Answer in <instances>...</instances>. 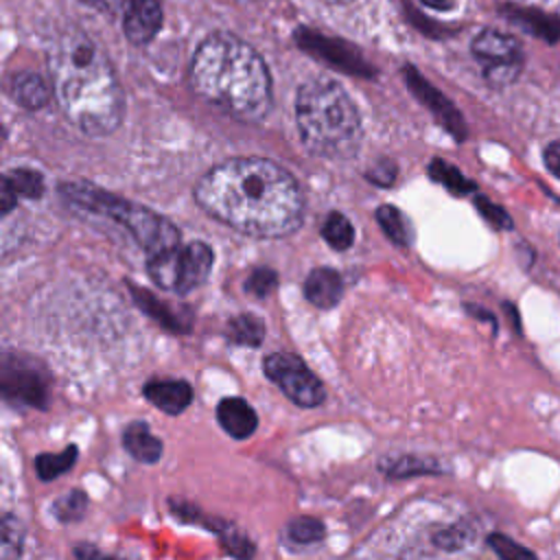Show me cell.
<instances>
[{
	"label": "cell",
	"instance_id": "ba28073f",
	"mask_svg": "<svg viewBox=\"0 0 560 560\" xmlns=\"http://www.w3.org/2000/svg\"><path fill=\"white\" fill-rule=\"evenodd\" d=\"M472 55L483 63L486 79L494 85H505L518 77L521 46L512 35L481 31L472 42Z\"/></svg>",
	"mask_w": 560,
	"mask_h": 560
},
{
	"label": "cell",
	"instance_id": "6da1fadb",
	"mask_svg": "<svg viewBox=\"0 0 560 560\" xmlns=\"http://www.w3.org/2000/svg\"><path fill=\"white\" fill-rule=\"evenodd\" d=\"M192 195L210 217L256 238L289 236L304 219L300 184L267 158L223 160L199 177Z\"/></svg>",
	"mask_w": 560,
	"mask_h": 560
},
{
	"label": "cell",
	"instance_id": "9a60e30c",
	"mask_svg": "<svg viewBox=\"0 0 560 560\" xmlns=\"http://www.w3.org/2000/svg\"><path fill=\"white\" fill-rule=\"evenodd\" d=\"M125 451L142 464H155L162 457V440L151 433L149 424L142 420H133L122 431Z\"/></svg>",
	"mask_w": 560,
	"mask_h": 560
},
{
	"label": "cell",
	"instance_id": "5bb4252c",
	"mask_svg": "<svg viewBox=\"0 0 560 560\" xmlns=\"http://www.w3.org/2000/svg\"><path fill=\"white\" fill-rule=\"evenodd\" d=\"M304 295L317 308H332L343 295V280L330 267H315L304 280Z\"/></svg>",
	"mask_w": 560,
	"mask_h": 560
},
{
	"label": "cell",
	"instance_id": "f1b7e54d",
	"mask_svg": "<svg viewBox=\"0 0 560 560\" xmlns=\"http://www.w3.org/2000/svg\"><path fill=\"white\" fill-rule=\"evenodd\" d=\"M20 551H22V527L11 514H4L2 516V556L11 558V556H20Z\"/></svg>",
	"mask_w": 560,
	"mask_h": 560
},
{
	"label": "cell",
	"instance_id": "7c38bea8",
	"mask_svg": "<svg viewBox=\"0 0 560 560\" xmlns=\"http://www.w3.org/2000/svg\"><path fill=\"white\" fill-rule=\"evenodd\" d=\"M144 398L168 416H179L192 402V387L182 378H158L149 381L142 389Z\"/></svg>",
	"mask_w": 560,
	"mask_h": 560
},
{
	"label": "cell",
	"instance_id": "d6986e66",
	"mask_svg": "<svg viewBox=\"0 0 560 560\" xmlns=\"http://www.w3.org/2000/svg\"><path fill=\"white\" fill-rule=\"evenodd\" d=\"M2 188H7L15 199H37L44 195V177L33 168H13L4 175Z\"/></svg>",
	"mask_w": 560,
	"mask_h": 560
},
{
	"label": "cell",
	"instance_id": "484cf974",
	"mask_svg": "<svg viewBox=\"0 0 560 560\" xmlns=\"http://www.w3.org/2000/svg\"><path fill=\"white\" fill-rule=\"evenodd\" d=\"M85 510H88V494L83 490H72L63 497H59L55 503H52V514L61 521V523H74V521H81L85 516Z\"/></svg>",
	"mask_w": 560,
	"mask_h": 560
},
{
	"label": "cell",
	"instance_id": "f546056e",
	"mask_svg": "<svg viewBox=\"0 0 560 560\" xmlns=\"http://www.w3.org/2000/svg\"><path fill=\"white\" fill-rule=\"evenodd\" d=\"M365 177L376 186H392L396 179V164L389 158H383L370 171H365Z\"/></svg>",
	"mask_w": 560,
	"mask_h": 560
},
{
	"label": "cell",
	"instance_id": "4dcf8cb0",
	"mask_svg": "<svg viewBox=\"0 0 560 560\" xmlns=\"http://www.w3.org/2000/svg\"><path fill=\"white\" fill-rule=\"evenodd\" d=\"M477 208H479V212L483 214V219H488L494 228H499V230H510L512 219L508 217V212H505L503 208L494 206L492 201H488V199H483V197H477Z\"/></svg>",
	"mask_w": 560,
	"mask_h": 560
},
{
	"label": "cell",
	"instance_id": "e575fe53",
	"mask_svg": "<svg viewBox=\"0 0 560 560\" xmlns=\"http://www.w3.org/2000/svg\"><path fill=\"white\" fill-rule=\"evenodd\" d=\"M427 7H433V9H448L451 7V0H422Z\"/></svg>",
	"mask_w": 560,
	"mask_h": 560
},
{
	"label": "cell",
	"instance_id": "1f68e13d",
	"mask_svg": "<svg viewBox=\"0 0 560 560\" xmlns=\"http://www.w3.org/2000/svg\"><path fill=\"white\" fill-rule=\"evenodd\" d=\"M488 545L501 556V558H518V556H525V558H532L534 553L525 547H518L516 542H512L510 538L501 536V534H492L488 536Z\"/></svg>",
	"mask_w": 560,
	"mask_h": 560
},
{
	"label": "cell",
	"instance_id": "7a4b0ae2",
	"mask_svg": "<svg viewBox=\"0 0 560 560\" xmlns=\"http://www.w3.org/2000/svg\"><path fill=\"white\" fill-rule=\"evenodd\" d=\"M52 98L85 136H109L122 122L125 96L105 50L81 28L61 31L48 46Z\"/></svg>",
	"mask_w": 560,
	"mask_h": 560
},
{
	"label": "cell",
	"instance_id": "7402d4cb",
	"mask_svg": "<svg viewBox=\"0 0 560 560\" xmlns=\"http://www.w3.org/2000/svg\"><path fill=\"white\" fill-rule=\"evenodd\" d=\"M77 446H66L61 453H42L35 459V470L39 475V479L50 481L61 477L63 472H68L74 462H77Z\"/></svg>",
	"mask_w": 560,
	"mask_h": 560
},
{
	"label": "cell",
	"instance_id": "52a82bcc",
	"mask_svg": "<svg viewBox=\"0 0 560 560\" xmlns=\"http://www.w3.org/2000/svg\"><path fill=\"white\" fill-rule=\"evenodd\" d=\"M262 370L282 394L298 407H317L326 398L322 381L308 370V365L291 352H271L262 361Z\"/></svg>",
	"mask_w": 560,
	"mask_h": 560
},
{
	"label": "cell",
	"instance_id": "836d02e7",
	"mask_svg": "<svg viewBox=\"0 0 560 560\" xmlns=\"http://www.w3.org/2000/svg\"><path fill=\"white\" fill-rule=\"evenodd\" d=\"M545 166L560 179V142H551L545 149Z\"/></svg>",
	"mask_w": 560,
	"mask_h": 560
},
{
	"label": "cell",
	"instance_id": "44dd1931",
	"mask_svg": "<svg viewBox=\"0 0 560 560\" xmlns=\"http://www.w3.org/2000/svg\"><path fill=\"white\" fill-rule=\"evenodd\" d=\"M228 337L234 343L256 348L265 339V324L252 313H238L228 322Z\"/></svg>",
	"mask_w": 560,
	"mask_h": 560
},
{
	"label": "cell",
	"instance_id": "9c48e42d",
	"mask_svg": "<svg viewBox=\"0 0 560 560\" xmlns=\"http://www.w3.org/2000/svg\"><path fill=\"white\" fill-rule=\"evenodd\" d=\"M2 392L7 400L28 407H44L48 398V381L44 370L18 354L2 357Z\"/></svg>",
	"mask_w": 560,
	"mask_h": 560
},
{
	"label": "cell",
	"instance_id": "2e32d148",
	"mask_svg": "<svg viewBox=\"0 0 560 560\" xmlns=\"http://www.w3.org/2000/svg\"><path fill=\"white\" fill-rule=\"evenodd\" d=\"M11 96L24 109H42L52 96V85H48L37 72L22 70L11 79Z\"/></svg>",
	"mask_w": 560,
	"mask_h": 560
},
{
	"label": "cell",
	"instance_id": "5b68a950",
	"mask_svg": "<svg viewBox=\"0 0 560 560\" xmlns=\"http://www.w3.org/2000/svg\"><path fill=\"white\" fill-rule=\"evenodd\" d=\"M63 199L72 201L79 208H85L90 212L103 214L118 225H122L133 241L147 252V256L171 249L179 245V232L177 228L162 214H155L153 210L127 201L122 197H116L109 190L96 188L92 184H61Z\"/></svg>",
	"mask_w": 560,
	"mask_h": 560
},
{
	"label": "cell",
	"instance_id": "d590c367",
	"mask_svg": "<svg viewBox=\"0 0 560 560\" xmlns=\"http://www.w3.org/2000/svg\"><path fill=\"white\" fill-rule=\"evenodd\" d=\"M324 2H335V4H346V2H350V0H324Z\"/></svg>",
	"mask_w": 560,
	"mask_h": 560
},
{
	"label": "cell",
	"instance_id": "30bf717a",
	"mask_svg": "<svg viewBox=\"0 0 560 560\" xmlns=\"http://www.w3.org/2000/svg\"><path fill=\"white\" fill-rule=\"evenodd\" d=\"M162 26L160 0H127L122 9V31L133 46L149 44Z\"/></svg>",
	"mask_w": 560,
	"mask_h": 560
},
{
	"label": "cell",
	"instance_id": "277c9868",
	"mask_svg": "<svg viewBox=\"0 0 560 560\" xmlns=\"http://www.w3.org/2000/svg\"><path fill=\"white\" fill-rule=\"evenodd\" d=\"M295 122L304 147L326 160H350L363 140L359 109L341 83L313 77L298 88Z\"/></svg>",
	"mask_w": 560,
	"mask_h": 560
},
{
	"label": "cell",
	"instance_id": "3957f363",
	"mask_svg": "<svg viewBox=\"0 0 560 560\" xmlns=\"http://www.w3.org/2000/svg\"><path fill=\"white\" fill-rule=\"evenodd\" d=\"M188 79L197 96L236 120L258 122L271 112L269 68L254 46L232 33H210L197 46Z\"/></svg>",
	"mask_w": 560,
	"mask_h": 560
},
{
	"label": "cell",
	"instance_id": "cb8c5ba5",
	"mask_svg": "<svg viewBox=\"0 0 560 560\" xmlns=\"http://www.w3.org/2000/svg\"><path fill=\"white\" fill-rule=\"evenodd\" d=\"M284 536L295 545H315L326 536V527L319 518L298 516V518L289 521Z\"/></svg>",
	"mask_w": 560,
	"mask_h": 560
},
{
	"label": "cell",
	"instance_id": "8fae6325",
	"mask_svg": "<svg viewBox=\"0 0 560 560\" xmlns=\"http://www.w3.org/2000/svg\"><path fill=\"white\" fill-rule=\"evenodd\" d=\"M407 83L411 88V92L422 101L427 103V107L435 114V118L457 138L462 140L466 136V127H464V120L459 116V112L433 88L429 85L418 72H413V68H407Z\"/></svg>",
	"mask_w": 560,
	"mask_h": 560
},
{
	"label": "cell",
	"instance_id": "8d00e7d4",
	"mask_svg": "<svg viewBox=\"0 0 560 560\" xmlns=\"http://www.w3.org/2000/svg\"><path fill=\"white\" fill-rule=\"evenodd\" d=\"M238 2H252V0H238Z\"/></svg>",
	"mask_w": 560,
	"mask_h": 560
},
{
	"label": "cell",
	"instance_id": "4fadbf2b",
	"mask_svg": "<svg viewBox=\"0 0 560 560\" xmlns=\"http://www.w3.org/2000/svg\"><path fill=\"white\" fill-rule=\"evenodd\" d=\"M217 420H219L221 429L234 440H247L258 427V416H256L254 407L245 398H238V396L219 400Z\"/></svg>",
	"mask_w": 560,
	"mask_h": 560
},
{
	"label": "cell",
	"instance_id": "d4e9b609",
	"mask_svg": "<svg viewBox=\"0 0 560 560\" xmlns=\"http://www.w3.org/2000/svg\"><path fill=\"white\" fill-rule=\"evenodd\" d=\"M429 175L431 179L440 182L442 186H446L453 195H466L470 190H475V184L468 182L455 166L446 164L444 160L435 158L431 164H429Z\"/></svg>",
	"mask_w": 560,
	"mask_h": 560
},
{
	"label": "cell",
	"instance_id": "83f0119b",
	"mask_svg": "<svg viewBox=\"0 0 560 560\" xmlns=\"http://www.w3.org/2000/svg\"><path fill=\"white\" fill-rule=\"evenodd\" d=\"M472 538V529L468 525H451L442 532H438L433 536V545L446 549V551H453V549H462L464 545H468Z\"/></svg>",
	"mask_w": 560,
	"mask_h": 560
},
{
	"label": "cell",
	"instance_id": "e0dca14e",
	"mask_svg": "<svg viewBox=\"0 0 560 560\" xmlns=\"http://www.w3.org/2000/svg\"><path fill=\"white\" fill-rule=\"evenodd\" d=\"M131 293H133L136 304H138L149 317H153L160 326H164V328H168V330H177V332L188 330V324H184V322L179 319V315H177L171 306H166L164 302H160L158 298H153V293H149L147 289L131 287Z\"/></svg>",
	"mask_w": 560,
	"mask_h": 560
},
{
	"label": "cell",
	"instance_id": "4316f807",
	"mask_svg": "<svg viewBox=\"0 0 560 560\" xmlns=\"http://www.w3.org/2000/svg\"><path fill=\"white\" fill-rule=\"evenodd\" d=\"M276 284H278V273L269 267H258L247 276L245 291L256 298H265L276 289Z\"/></svg>",
	"mask_w": 560,
	"mask_h": 560
},
{
	"label": "cell",
	"instance_id": "d6a6232c",
	"mask_svg": "<svg viewBox=\"0 0 560 560\" xmlns=\"http://www.w3.org/2000/svg\"><path fill=\"white\" fill-rule=\"evenodd\" d=\"M81 2L90 4L92 9H96V11H101V13L114 15V13H118V11L125 9V2H127V0H81Z\"/></svg>",
	"mask_w": 560,
	"mask_h": 560
},
{
	"label": "cell",
	"instance_id": "ffe728a7",
	"mask_svg": "<svg viewBox=\"0 0 560 560\" xmlns=\"http://www.w3.org/2000/svg\"><path fill=\"white\" fill-rule=\"evenodd\" d=\"M378 468L387 477H411V475H431L438 470V464L416 455H396V457H383L378 462Z\"/></svg>",
	"mask_w": 560,
	"mask_h": 560
},
{
	"label": "cell",
	"instance_id": "8992f818",
	"mask_svg": "<svg viewBox=\"0 0 560 560\" xmlns=\"http://www.w3.org/2000/svg\"><path fill=\"white\" fill-rule=\"evenodd\" d=\"M212 260L214 254L210 245L203 241H192L186 245L179 243L171 249L151 254L147 271L160 289L184 295L208 280L212 271Z\"/></svg>",
	"mask_w": 560,
	"mask_h": 560
},
{
	"label": "cell",
	"instance_id": "ac0fdd59",
	"mask_svg": "<svg viewBox=\"0 0 560 560\" xmlns=\"http://www.w3.org/2000/svg\"><path fill=\"white\" fill-rule=\"evenodd\" d=\"M376 221L381 225V230L389 236L392 243H396L398 247H407L411 245V223L409 219L392 203H385L376 210Z\"/></svg>",
	"mask_w": 560,
	"mask_h": 560
},
{
	"label": "cell",
	"instance_id": "603a6c76",
	"mask_svg": "<svg viewBox=\"0 0 560 560\" xmlns=\"http://www.w3.org/2000/svg\"><path fill=\"white\" fill-rule=\"evenodd\" d=\"M322 238L337 252H343L348 249L352 243H354V228L352 223L337 210H332L324 225H322Z\"/></svg>",
	"mask_w": 560,
	"mask_h": 560
}]
</instances>
